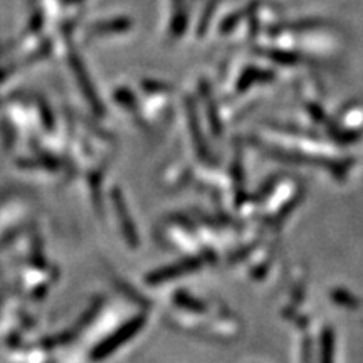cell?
<instances>
[{"instance_id": "cell-5", "label": "cell", "mask_w": 363, "mask_h": 363, "mask_svg": "<svg viewBox=\"0 0 363 363\" xmlns=\"http://www.w3.org/2000/svg\"><path fill=\"white\" fill-rule=\"evenodd\" d=\"M219 4H220V0H208V4L206 6V9H203L201 21H199V34H201V35L206 34L207 27H208V24H211L212 16H214L216 9L219 7Z\"/></svg>"}, {"instance_id": "cell-6", "label": "cell", "mask_w": 363, "mask_h": 363, "mask_svg": "<svg viewBox=\"0 0 363 363\" xmlns=\"http://www.w3.org/2000/svg\"><path fill=\"white\" fill-rule=\"evenodd\" d=\"M254 7H257V4H252V6H247L246 9H242V11H238L234 13V16H230V17H227V19L222 22V26H220V30L222 33H229V30H233L235 26L239 24V21L242 19L244 16H246V13H249V12H252V9Z\"/></svg>"}, {"instance_id": "cell-4", "label": "cell", "mask_w": 363, "mask_h": 363, "mask_svg": "<svg viewBox=\"0 0 363 363\" xmlns=\"http://www.w3.org/2000/svg\"><path fill=\"white\" fill-rule=\"evenodd\" d=\"M266 57H269L271 61L276 62V65H284V66H293L299 61L298 54L281 51V49H267Z\"/></svg>"}, {"instance_id": "cell-1", "label": "cell", "mask_w": 363, "mask_h": 363, "mask_svg": "<svg viewBox=\"0 0 363 363\" xmlns=\"http://www.w3.org/2000/svg\"><path fill=\"white\" fill-rule=\"evenodd\" d=\"M274 78L271 71H264L259 69V67H247L246 71L240 74L239 83H238V89H247L249 86L254 83H267Z\"/></svg>"}, {"instance_id": "cell-3", "label": "cell", "mask_w": 363, "mask_h": 363, "mask_svg": "<svg viewBox=\"0 0 363 363\" xmlns=\"http://www.w3.org/2000/svg\"><path fill=\"white\" fill-rule=\"evenodd\" d=\"M197 266H199V261L197 259L184 261V262H180V264L170 266V267H167V269H163L160 272H155V274L150 276V281H153V283H158V281L170 279V278H174V276H180V274H184V272L192 271Z\"/></svg>"}, {"instance_id": "cell-2", "label": "cell", "mask_w": 363, "mask_h": 363, "mask_svg": "<svg viewBox=\"0 0 363 363\" xmlns=\"http://www.w3.org/2000/svg\"><path fill=\"white\" fill-rule=\"evenodd\" d=\"M174 6L175 12L170 22V35L172 38H180L185 33V29H187L189 16L187 11L184 9V0H174Z\"/></svg>"}]
</instances>
